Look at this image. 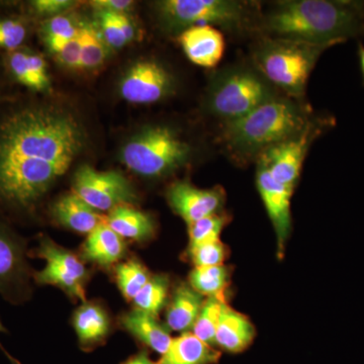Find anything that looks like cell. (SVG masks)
Listing matches in <instances>:
<instances>
[{"instance_id":"5bb4252c","label":"cell","mask_w":364,"mask_h":364,"mask_svg":"<svg viewBox=\"0 0 364 364\" xmlns=\"http://www.w3.org/2000/svg\"><path fill=\"white\" fill-rule=\"evenodd\" d=\"M178 43L184 54L196 65L213 68L224 56L225 38L213 26H195L178 35Z\"/></svg>"},{"instance_id":"277c9868","label":"cell","mask_w":364,"mask_h":364,"mask_svg":"<svg viewBox=\"0 0 364 364\" xmlns=\"http://www.w3.org/2000/svg\"><path fill=\"white\" fill-rule=\"evenodd\" d=\"M326 49L324 46L269 38L258 46L254 59L270 85L298 100L305 95L311 72Z\"/></svg>"},{"instance_id":"2e32d148","label":"cell","mask_w":364,"mask_h":364,"mask_svg":"<svg viewBox=\"0 0 364 364\" xmlns=\"http://www.w3.org/2000/svg\"><path fill=\"white\" fill-rule=\"evenodd\" d=\"M52 214L64 227L87 235L107 221V217L100 215L74 193L62 196L53 205Z\"/></svg>"},{"instance_id":"4316f807","label":"cell","mask_w":364,"mask_h":364,"mask_svg":"<svg viewBox=\"0 0 364 364\" xmlns=\"http://www.w3.org/2000/svg\"><path fill=\"white\" fill-rule=\"evenodd\" d=\"M226 301L224 299L208 296L205 299L202 310H200V315L196 318L193 331H191L198 339L214 348L215 347V332L219 326L222 309Z\"/></svg>"},{"instance_id":"60d3db41","label":"cell","mask_w":364,"mask_h":364,"mask_svg":"<svg viewBox=\"0 0 364 364\" xmlns=\"http://www.w3.org/2000/svg\"><path fill=\"white\" fill-rule=\"evenodd\" d=\"M359 57H360L361 71H363L364 80V47L363 46H360V49H359Z\"/></svg>"},{"instance_id":"f1b7e54d","label":"cell","mask_w":364,"mask_h":364,"mask_svg":"<svg viewBox=\"0 0 364 364\" xmlns=\"http://www.w3.org/2000/svg\"><path fill=\"white\" fill-rule=\"evenodd\" d=\"M146 268L135 260L127 261L117 268V280L124 298L133 301L150 279Z\"/></svg>"},{"instance_id":"7a4b0ae2","label":"cell","mask_w":364,"mask_h":364,"mask_svg":"<svg viewBox=\"0 0 364 364\" xmlns=\"http://www.w3.org/2000/svg\"><path fill=\"white\" fill-rule=\"evenodd\" d=\"M360 4L330 0H289L275 4L264 28L277 39L324 47L343 43L360 30Z\"/></svg>"},{"instance_id":"9a60e30c","label":"cell","mask_w":364,"mask_h":364,"mask_svg":"<svg viewBox=\"0 0 364 364\" xmlns=\"http://www.w3.org/2000/svg\"><path fill=\"white\" fill-rule=\"evenodd\" d=\"M255 337V328L243 314L228 305L222 309L221 318L215 332V346L230 353L246 350Z\"/></svg>"},{"instance_id":"e575fe53","label":"cell","mask_w":364,"mask_h":364,"mask_svg":"<svg viewBox=\"0 0 364 364\" xmlns=\"http://www.w3.org/2000/svg\"><path fill=\"white\" fill-rule=\"evenodd\" d=\"M75 4L76 2L70 0H36L31 2V6L38 16L51 18L65 14Z\"/></svg>"},{"instance_id":"b9f144b4","label":"cell","mask_w":364,"mask_h":364,"mask_svg":"<svg viewBox=\"0 0 364 364\" xmlns=\"http://www.w3.org/2000/svg\"><path fill=\"white\" fill-rule=\"evenodd\" d=\"M4 331H6V330H4V326H2L1 322H0V332H4ZM0 348L2 349V347L0 346ZM2 350H4V349H2ZM4 352H6V351H4Z\"/></svg>"},{"instance_id":"603a6c76","label":"cell","mask_w":364,"mask_h":364,"mask_svg":"<svg viewBox=\"0 0 364 364\" xmlns=\"http://www.w3.org/2000/svg\"><path fill=\"white\" fill-rule=\"evenodd\" d=\"M81 25L82 23L66 14L48 18L43 23L41 32L42 39L49 52L56 56L69 41L77 37Z\"/></svg>"},{"instance_id":"74e56055","label":"cell","mask_w":364,"mask_h":364,"mask_svg":"<svg viewBox=\"0 0 364 364\" xmlns=\"http://www.w3.org/2000/svg\"><path fill=\"white\" fill-rule=\"evenodd\" d=\"M135 2L131 0H97L91 1L95 11H105L114 14H130Z\"/></svg>"},{"instance_id":"d6986e66","label":"cell","mask_w":364,"mask_h":364,"mask_svg":"<svg viewBox=\"0 0 364 364\" xmlns=\"http://www.w3.org/2000/svg\"><path fill=\"white\" fill-rule=\"evenodd\" d=\"M122 323L136 339L160 355L166 352L173 339L167 328L160 324L155 316L138 309L124 316Z\"/></svg>"},{"instance_id":"52a82bcc","label":"cell","mask_w":364,"mask_h":364,"mask_svg":"<svg viewBox=\"0 0 364 364\" xmlns=\"http://www.w3.org/2000/svg\"><path fill=\"white\" fill-rule=\"evenodd\" d=\"M155 7L163 30L178 35L195 26L237 28L247 16L243 4L230 0H163L156 2Z\"/></svg>"},{"instance_id":"836d02e7","label":"cell","mask_w":364,"mask_h":364,"mask_svg":"<svg viewBox=\"0 0 364 364\" xmlns=\"http://www.w3.org/2000/svg\"><path fill=\"white\" fill-rule=\"evenodd\" d=\"M26 28L16 18H0V48L16 51L25 42Z\"/></svg>"},{"instance_id":"cb8c5ba5","label":"cell","mask_w":364,"mask_h":364,"mask_svg":"<svg viewBox=\"0 0 364 364\" xmlns=\"http://www.w3.org/2000/svg\"><path fill=\"white\" fill-rule=\"evenodd\" d=\"M79 39L81 44L80 70H97L102 66L109 55V47L102 39L100 30L92 23H82Z\"/></svg>"},{"instance_id":"d590c367","label":"cell","mask_w":364,"mask_h":364,"mask_svg":"<svg viewBox=\"0 0 364 364\" xmlns=\"http://www.w3.org/2000/svg\"><path fill=\"white\" fill-rule=\"evenodd\" d=\"M80 33V32H79ZM57 61L70 70H80L81 44L79 35L69 41L63 49L56 55Z\"/></svg>"},{"instance_id":"f35d334b","label":"cell","mask_w":364,"mask_h":364,"mask_svg":"<svg viewBox=\"0 0 364 364\" xmlns=\"http://www.w3.org/2000/svg\"><path fill=\"white\" fill-rule=\"evenodd\" d=\"M117 16L127 43L130 44V43L136 41V38L139 37L138 30H136V26L133 18H131L130 14H117Z\"/></svg>"},{"instance_id":"4fadbf2b","label":"cell","mask_w":364,"mask_h":364,"mask_svg":"<svg viewBox=\"0 0 364 364\" xmlns=\"http://www.w3.org/2000/svg\"><path fill=\"white\" fill-rule=\"evenodd\" d=\"M224 191L221 188L202 189L186 181H177L167 191V200L172 210L181 215L186 224L218 214L224 205Z\"/></svg>"},{"instance_id":"f546056e","label":"cell","mask_w":364,"mask_h":364,"mask_svg":"<svg viewBox=\"0 0 364 364\" xmlns=\"http://www.w3.org/2000/svg\"><path fill=\"white\" fill-rule=\"evenodd\" d=\"M227 224V215L215 214L188 225L189 246L220 240V235Z\"/></svg>"},{"instance_id":"484cf974","label":"cell","mask_w":364,"mask_h":364,"mask_svg":"<svg viewBox=\"0 0 364 364\" xmlns=\"http://www.w3.org/2000/svg\"><path fill=\"white\" fill-rule=\"evenodd\" d=\"M25 268L23 249L16 239L0 229V287L18 279Z\"/></svg>"},{"instance_id":"4dcf8cb0","label":"cell","mask_w":364,"mask_h":364,"mask_svg":"<svg viewBox=\"0 0 364 364\" xmlns=\"http://www.w3.org/2000/svg\"><path fill=\"white\" fill-rule=\"evenodd\" d=\"M189 257L196 267L223 265L226 258V247L221 240L189 246Z\"/></svg>"},{"instance_id":"83f0119b","label":"cell","mask_w":364,"mask_h":364,"mask_svg":"<svg viewBox=\"0 0 364 364\" xmlns=\"http://www.w3.org/2000/svg\"><path fill=\"white\" fill-rule=\"evenodd\" d=\"M168 289V279L164 275L150 277L147 284L133 299L136 308L156 317L166 303Z\"/></svg>"},{"instance_id":"30bf717a","label":"cell","mask_w":364,"mask_h":364,"mask_svg":"<svg viewBox=\"0 0 364 364\" xmlns=\"http://www.w3.org/2000/svg\"><path fill=\"white\" fill-rule=\"evenodd\" d=\"M37 255L46 261L44 269L36 273L35 279L38 284L58 287L69 296L85 301V284L87 272L73 253L46 238L41 241Z\"/></svg>"},{"instance_id":"ba28073f","label":"cell","mask_w":364,"mask_h":364,"mask_svg":"<svg viewBox=\"0 0 364 364\" xmlns=\"http://www.w3.org/2000/svg\"><path fill=\"white\" fill-rule=\"evenodd\" d=\"M73 193L98 212L131 205L138 196L130 181L117 171H100L82 165L74 174Z\"/></svg>"},{"instance_id":"44dd1931","label":"cell","mask_w":364,"mask_h":364,"mask_svg":"<svg viewBox=\"0 0 364 364\" xmlns=\"http://www.w3.org/2000/svg\"><path fill=\"white\" fill-rule=\"evenodd\" d=\"M124 252L123 238L112 231L107 223L88 234L83 248V253L87 259L102 267H109L117 262Z\"/></svg>"},{"instance_id":"6da1fadb","label":"cell","mask_w":364,"mask_h":364,"mask_svg":"<svg viewBox=\"0 0 364 364\" xmlns=\"http://www.w3.org/2000/svg\"><path fill=\"white\" fill-rule=\"evenodd\" d=\"M85 143L71 112L53 107L14 112L0 124V198L33 205L66 173Z\"/></svg>"},{"instance_id":"ac0fdd59","label":"cell","mask_w":364,"mask_h":364,"mask_svg":"<svg viewBox=\"0 0 364 364\" xmlns=\"http://www.w3.org/2000/svg\"><path fill=\"white\" fill-rule=\"evenodd\" d=\"M205 299L202 294L188 284L177 287L167 310V327L181 334L193 330Z\"/></svg>"},{"instance_id":"d4e9b609","label":"cell","mask_w":364,"mask_h":364,"mask_svg":"<svg viewBox=\"0 0 364 364\" xmlns=\"http://www.w3.org/2000/svg\"><path fill=\"white\" fill-rule=\"evenodd\" d=\"M229 270L224 265L195 267L189 274L191 287L203 296L225 299V289L229 284Z\"/></svg>"},{"instance_id":"3957f363","label":"cell","mask_w":364,"mask_h":364,"mask_svg":"<svg viewBox=\"0 0 364 364\" xmlns=\"http://www.w3.org/2000/svg\"><path fill=\"white\" fill-rule=\"evenodd\" d=\"M309 126L308 116L291 97H273L245 117L225 123L223 140L235 156L257 158L268 148L299 135Z\"/></svg>"},{"instance_id":"8992f818","label":"cell","mask_w":364,"mask_h":364,"mask_svg":"<svg viewBox=\"0 0 364 364\" xmlns=\"http://www.w3.org/2000/svg\"><path fill=\"white\" fill-rule=\"evenodd\" d=\"M275 97L274 86L257 69L234 67L215 74L208 85L205 107L210 114L229 123Z\"/></svg>"},{"instance_id":"7402d4cb","label":"cell","mask_w":364,"mask_h":364,"mask_svg":"<svg viewBox=\"0 0 364 364\" xmlns=\"http://www.w3.org/2000/svg\"><path fill=\"white\" fill-rule=\"evenodd\" d=\"M74 328L82 344H95L107 336L109 320L100 306L85 304L76 311L73 318Z\"/></svg>"},{"instance_id":"ffe728a7","label":"cell","mask_w":364,"mask_h":364,"mask_svg":"<svg viewBox=\"0 0 364 364\" xmlns=\"http://www.w3.org/2000/svg\"><path fill=\"white\" fill-rule=\"evenodd\" d=\"M105 223L122 238L132 240H146L155 231L152 217L131 205H119L114 208L109 212Z\"/></svg>"},{"instance_id":"8d00e7d4","label":"cell","mask_w":364,"mask_h":364,"mask_svg":"<svg viewBox=\"0 0 364 364\" xmlns=\"http://www.w3.org/2000/svg\"><path fill=\"white\" fill-rule=\"evenodd\" d=\"M9 67L14 79L21 85L30 88V74H28L26 50H16L11 53L9 58Z\"/></svg>"},{"instance_id":"1f68e13d","label":"cell","mask_w":364,"mask_h":364,"mask_svg":"<svg viewBox=\"0 0 364 364\" xmlns=\"http://www.w3.org/2000/svg\"><path fill=\"white\" fill-rule=\"evenodd\" d=\"M97 28L107 47L119 50L128 45L123 31L117 21V14L105 11H95Z\"/></svg>"},{"instance_id":"8fae6325","label":"cell","mask_w":364,"mask_h":364,"mask_svg":"<svg viewBox=\"0 0 364 364\" xmlns=\"http://www.w3.org/2000/svg\"><path fill=\"white\" fill-rule=\"evenodd\" d=\"M317 133L314 124H309L299 135L282 141L261 153L257 157L258 163L268 170L274 181L294 188L301 176L309 145Z\"/></svg>"},{"instance_id":"d6a6232c","label":"cell","mask_w":364,"mask_h":364,"mask_svg":"<svg viewBox=\"0 0 364 364\" xmlns=\"http://www.w3.org/2000/svg\"><path fill=\"white\" fill-rule=\"evenodd\" d=\"M28 74H30V88L39 92H47L51 88V81L48 75L47 63L44 57L39 53L26 50Z\"/></svg>"},{"instance_id":"7c38bea8","label":"cell","mask_w":364,"mask_h":364,"mask_svg":"<svg viewBox=\"0 0 364 364\" xmlns=\"http://www.w3.org/2000/svg\"><path fill=\"white\" fill-rule=\"evenodd\" d=\"M256 184L274 228L279 255H284L286 242L291 229V200L294 188L274 181L260 163H258Z\"/></svg>"},{"instance_id":"5b68a950","label":"cell","mask_w":364,"mask_h":364,"mask_svg":"<svg viewBox=\"0 0 364 364\" xmlns=\"http://www.w3.org/2000/svg\"><path fill=\"white\" fill-rule=\"evenodd\" d=\"M191 145L173 129L148 126L132 136L121 150L127 168L143 177H163L184 166L191 156Z\"/></svg>"},{"instance_id":"ab89813d","label":"cell","mask_w":364,"mask_h":364,"mask_svg":"<svg viewBox=\"0 0 364 364\" xmlns=\"http://www.w3.org/2000/svg\"><path fill=\"white\" fill-rule=\"evenodd\" d=\"M124 364H157L155 363H153L152 360L149 358V356L147 355V354L142 353L136 354V355L134 356V358H132L129 359L127 363H124Z\"/></svg>"},{"instance_id":"9c48e42d","label":"cell","mask_w":364,"mask_h":364,"mask_svg":"<svg viewBox=\"0 0 364 364\" xmlns=\"http://www.w3.org/2000/svg\"><path fill=\"white\" fill-rule=\"evenodd\" d=\"M176 79L162 63L144 59L132 64L122 76L119 93L133 105H151L161 102L174 92Z\"/></svg>"},{"instance_id":"e0dca14e","label":"cell","mask_w":364,"mask_h":364,"mask_svg":"<svg viewBox=\"0 0 364 364\" xmlns=\"http://www.w3.org/2000/svg\"><path fill=\"white\" fill-rule=\"evenodd\" d=\"M221 353L205 344L191 332L182 333L172 339L168 349L157 364H215Z\"/></svg>"}]
</instances>
